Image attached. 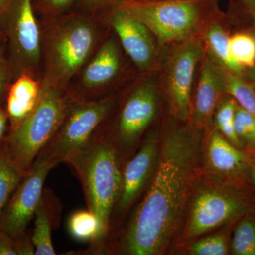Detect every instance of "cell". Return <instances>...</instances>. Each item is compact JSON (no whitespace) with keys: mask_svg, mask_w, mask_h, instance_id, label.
<instances>
[{"mask_svg":"<svg viewBox=\"0 0 255 255\" xmlns=\"http://www.w3.org/2000/svg\"><path fill=\"white\" fill-rule=\"evenodd\" d=\"M201 130L189 122L166 132L147 193L120 238L107 245L104 254L159 255L177 236L199 179Z\"/></svg>","mask_w":255,"mask_h":255,"instance_id":"obj_1","label":"cell"},{"mask_svg":"<svg viewBox=\"0 0 255 255\" xmlns=\"http://www.w3.org/2000/svg\"><path fill=\"white\" fill-rule=\"evenodd\" d=\"M41 90V82L33 75L23 73L10 87L6 97V110L10 130H14L36 107Z\"/></svg>","mask_w":255,"mask_h":255,"instance_id":"obj_18","label":"cell"},{"mask_svg":"<svg viewBox=\"0 0 255 255\" xmlns=\"http://www.w3.org/2000/svg\"><path fill=\"white\" fill-rule=\"evenodd\" d=\"M99 38L97 25L79 17L63 18L41 30L43 81L67 90L95 53Z\"/></svg>","mask_w":255,"mask_h":255,"instance_id":"obj_3","label":"cell"},{"mask_svg":"<svg viewBox=\"0 0 255 255\" xmlns=\"http://www.w3.org/2000/svg\"><path fill=\"white\" fill-rule=\"evenodd\" d=\"M160 92L155 81L145 80L137 83L128 94L112 127L101 124L99 128L114 146L122 164L130 155L158 110Z\"/></svg>","mask_w":255,"mask_h":255,"instance_id":"obj_6","label":"cell"},{"mask_svg":"<svg viewBox=\"0 0 255 255\" xmlns=\"http://www.w3.org/2000/svg\"><path fill=\"white\" fill-rule=\"evenodd\" d=\"M252 178H253V182H254L255 184V167L252 171Z\"/></svg>","mask_w":255,"mask_h":255,"instance_id":"obj_38","label":"cell"},{"mask_svg":"<svg viewBox=\"0 0 255 255\" xmlns=\"http://www.w3.org/2000/svg\"><path fill=\"white\" fill-rule=\"evenodd\" d=\"M27 173L23 172L0 145V214L18 184Z\"/></svg>","mask_w":255,"mask_h":255,"instance_id":"obj_20","label":"cell"},{"mask_svg":"<svg viewBox=\"0 0 255 255\" xmlns=\"http://www.w3.org/2000/svg\"><path fill=\"white\" fill-rule=\"evenodd\" d=\"M224 75L226 94L234 98L255 120V90L253 84L225 69Z\"/></svg>","mask_w":255,"mask_h":255,"instance_id":"obj_21","label":"cell"},{"mask_svg":"<svg viewBox=\"0 0 255 255\" xmlns=\"http://www.w3.org/2000/svg\"><path fill=\"white\" fill-rule=\"evenodd\" d=\"M241 6L248 12H251L255 4V0H238Z\"/></svg>","mask_w":255,"mask_h":255,"instance_id":"obj_34","label":"cell"},{"mask_svg":"<svg viewBox=\"0 0 255 255\" xmlns=\"http://www.w3.org/2000/svg\"><path fill=\"white\" fill-rule=\"evenodd\" d=\"M214 1H218V0H214Z\"/></svg>","mask_w":255,"mask_h":255,"instance_id":"obj_40","label":"cell"},{"mask_svg":"<svg viewBox=\"0 0 255 255\" xmlns=\"http://www.w3.org/2000/svg\"><path fill=\"white\" fill-rule=\"evenodd\" d=\"M8 122H9V118H8L6 107L4 108L1 105V102H0V145L6 136L5 132H6Z\"/></svg>","mask_w":255,"mask_h":255,"instance_id":"obj_32","label":"cell"},{"mask_svg":"<svg viewBox=\"0 0 255 255\" xmlns=\"http://www.w3.org/2000/svg\"><path fill=\"white\" fill-rule=\"evenodd\" d=\"M122 58L115 38H107L80 70V82L67 89L70 98L78 102H90L110 97L105 91L119 76Z\"/></svg>","mask_w":255,"mask_h":255,"instance_id":"obj_12","label":"cell"},{"mask_svg":"<svg viewBox=\"0 0 255 255\" xmlns=\"http://www.w3.org/2000/svg\"><path fill=\"white\" fill-rule=\"evenodd\" d=\"M142 1H159V0H142Z\"/></svg>","mask_w":255,"mask_h":255,"instance_id":"obj_39","label":"cell"},{"mask_svg":"<svg viewBox=\"0 0 255 255\" xmlns=\"http://www.w3.org/2000/svg\"><path fill=\"white\" fill-rule=\"evenodd\" d=\"M200 64L195 101L189 121L203 130L211 124L216 107L226 92L224 68L215 61L206 50Z\"/></svg>","mask_w":255,"mask_h":255,"instance_id":"obj_15","label":"cell"},{"mask_svg":"<svg viewBox=\"0 0 255 255\" xmlns=\"http://www.w3.org/2000/svg\"><path fill=\"white\" fill-rule=\"evenodd\" d=\"M237 105V102L231 96H223L215 111L214 119L217 130L233 145L241 148L243 145L233 128Z\"/></svg>","mask_w":255,"mask_h":255,"instance_id":"obj_22","label":"cell"},{"mask_svg":"<svg viewBox=\"0 0 255 255\" xmlns=\"http://www.w3.org/2000/svg\"><path fill=\"white\" fill-rule=\"evenodd\" d=\"M13 239L16 255H33L36 253V248L32 241V234L29 231H26Z\"/></svg>","mask_w":255,"mask_h":255,"instance_id":"obj_28","label":"cell"},{"mask_svg":"<svg viewBox=\"0 0 255 255\" xmlns=\"http://www.w3.org/2000/svg\"><path fill=\"white\" fill-rule=\"evenodd\" d=\"M230 50L235 61L243 68L255 66V37L238 33L230 37Z\"/></svg>","mask_w":255,"mask_h":255,"instance_id":"obj_24","label":"cell"},{"mask_svg":"<svg viewBox=\"0 0 255 255\" xmlns=\"http://www.w3.org/2000/svg\"><path fill=\"white\" fill-rule=\"evenodd\" d=\"M61 204L49 189H43L35 211L32 241L36 255H55L52 243V231L59 224Z\"/></svg>","mask_w":255,"mask_h":255,"instance_id":"obj_17","label":"cell"},{"mask_svg":"<svg viewBox=\"0 0 255 255\" xmlns=\"http://www.w3.org/2000/svg\"><path fill=\"white\" fill-rule=\"evenodd\" d=\"M157 156L158 143L155 137H150L142 142L136 153L124 164L122 187L112 211L110 226L114 221L119 222L123 219L140 197L155 167Z\"/></svg>","mask_w":255,"mask_h":255,"instance_id":"obj_14","label":"cell"},{"mask_svg":"<svg viewBox=\"0 0 255 255\" xmlns=\"http://www.w3.org/2000/svg\"><path fill=\"white\" fill-rule=\"evenodd\" d=\"M81 183L87 209L95 215L98 229L88 248L73 255H102L111 216L118 199L123 164L112 142L99 128L65 159Z\"/></svg>","mask_w":255,"mask_h":255,"instance_id":"obj_2","label":"cell"},{"mask_svg":"<svg viewBox=\"0 0 255 255\" xmlns=\"http://www.w3.org/2000/svg\"><path fill=\"white\" fill-rule=\"evenodd\" d=\"M97 220L90 210L76 211L69 219V232L78 241L91 242L97 234Z\"/></svg>","mask_w":255,"mask_h":255,"instance_id":"obj_25","label":"cell"},{"mask_svg":"<svg viewBox=\"0 0 255 255\" xmlns=\"http://www.w3.org/2000/svg\"><path fill=\"white\" fill-rule=\"evenodd\" d=\"M250 14H251L252 17L253 18V19L255 20V4L254 7L253 8Z\"/></svg>","mask_w":255,"mask_h":255,"instance_id":"obj_37","label":"cell"},{"mask_svg":"<svg viewBox=\"0 0 255 255\" xmlns=\"http://www.w3.org/2000/svg\"><path fill=\"white\" fill-rule=\"evenodd\" d=\"M82 2L90 9H100L114 6L117 8L127 0H82Z\"/></svg>","mask_w":255,"mask_h":255,"instance_id":"obj_29","label":"cell"},{"mask_svg":"<svg viewBox=\"0 0 255 255\" xmlns=\"http://www.w3.org/2000/svg\"><path fill=\"white\" fill-rule=\"evenodd\" d=\"M71 102L66 90L42 80L36 107L17 128L4 137L1 145L25 173L31 168L40 151L58 130Z\"/></svg>","mask_w":255,"mask_h":255,"instance_id":"obj_5","label":"cell"},{"mask_svg":"<svg viewBox=\"0 0 255 255\" xmlns=\"http://www.w3.org/2000/svg\"><path fill=\"white\" fill-rule=\"evenodd\" d=\"M214 0H127L119 6L144 23L160 46L203 34L211 21L221 17Z\"/></svg>","mask_w":255,"mask_h":255,"instance_id":"obj_4","label":"cell"},{"mask_svg":"<svg viewBox=\"0 0 255 255\" xmlns=\"http://www.w3.org/2000/svg\"><path fill=\"white\" fill-rule=\"evenodd\" d=\"M248 214L242 217L231 241V252L236 255H255V218Z\"/></svg>","mask_w":255,"mask_h":255,"instance_id":"obj_23","label":"cell"},{"mask_svg":"<svg viewBox=\"0 0 255 255\" xmlns=\"http://www.w3.org/2000/svg\"><path fill=\"white\" fill-rule=\"evenodd\" d=\"M115 105L113 97L78 102L72 100L68 112L55 135L38 155L58 165L81 147L108 117Z\"/></svg>","mask_w":255,"mask_h":255,"instance_id":"obj_8","label":"cell"},{"mask_svg":"<svg viewBox=\"0 0 255 255\" xmlns=\"http://www.w3.org/2000/svg\"><path fill=\"white\" fill-rule=\"evenodd\" d=\"M6 6V0H0V11Z\"/></svg>","mask_w":255,"mask_h":255,"instance_id":"obj_36","label":"cell"},{"mask_svg":"<svg viewBox=\"0 0 255 255\" xmlns=\"http://www.w3.org/2000/svg\"><path fill=\"white\" fill-rule=\"evenodd\" d=\"M73 0H48L50 7L55 10H62L68 7Z\"/></svg>","mask_w":255,"mask_h":255,"instance_id":"obj_33","label":"cell"},{"mask_svg":"<svg viewBox=\"0 0 255 255\" xmlns=\"http://www.w3.org/2000/svg\"><path fill=\"white\" fill-rule=\"evenodd\" d=\"M0 255H16L14 239L3 232H0Z\"/></svg>","mask_w":255,"mask_h":255,"instance_id":"obj_30","label":"cell"},{"mask_svg":"<svg viewBox=\"0 0 255 255\" xmlns=\"http://www.w3.org/2000/svg\"><path fill=\"white\" fill-rule=\"evenodd\" d=\"M248 77H249L251 83L253 84L255 90V66L250 69L249 73H248Z\"/></svg>","mask_w":255,"mask_h":255,"instance_id":"obj_35","label":"cell"},{"mask_svg":"<svg viewBox=\"0 0 255 255\" xmlns=\"http://www.w3.org/2000/svg\"><path fill=\"white\" fill-rule=\"evenodd\" d=\"M55 166L49 159L37 156L0 214V232L14 238L27 231L41 199L47 176Z\"/></svg>","mask_w":255,"mask_h":255,"instance_id":"obj_11","label":"cell"},{"mask_svg":"<svg viewBox=\"0 0 255 255\" xmlns=\"http://www.w3.org/2000/svg\"><path fill=\"white\" fill-rule=\"evenodd\" d=\"M110 23L137 68L141 73L153 70L158 63L159 44L150 30L122 6L113 10Z\"/></svg>","mask_w":255,"mask_h":255,"instance_id":"obj_13","label":"cell"},{"mask_svg":"<svg viewBox=\"0 0 255 255\" xmlns=\"http://www.w3.org/2000/svg\"><path fill=\"white\" fill-rule=\"evenodd\" d=\"M182 234L194 238L242 219L250 204L237 190L221 183L208 182L196 187Z\"/></svg>","mask_w":255,"mask_h":255,"instance_id":"obj_7","label":"cell"},{"mask_svg":"<svg viewBox=\"0 0 255 255\" xmlns=\"http://www.w3.org/2000/svg\"><path fill=\"white\" fill-rule=\"evenodd\" d=\"M251 155L228 141L218 130L211 132L205 153L206 169L223 180H238L251 169Z\"/></svg>","mask_w":255,"mask_h":255,"instance_id":"obj_16","label":"cell"},{"mask_svg":"<svg viewBox=\"0 0 255 255\" xmlns=\"http://www.w3.org/2000/svg\"><path fill=\"white\" fill-rule=\"evenodd\" d=\"M235 132L242 144L255 150V120L243 107L237 105L234 124Z\"/></svg>","mask_w":255,"mask_h":255,"instance_id":"obj_27","label":"cell"},{"mask_svg":"<svg viewBox=\"0 0 255 255\" xmlns=\"http://www.w3.org/2000/svg\"><path fill=\"white\" fill-rule=\"evenodd\" d=\"M206 51L200 36L177 43L169 52L164 65V82L170 110L178 120L190 119L191 91L196 67Z\"/></svg>","mask_w":255,"mask_h":255,"instance_id":"obj_9","label":"cell"},{"mask_svg":"<svg viewBox=\"0 0 255 255\" xmlns=\"http://www.w3.org/2000/svg\"><path fill=\"white\" fill-rule=\"evenodd\" d=\"M8 70L6 65L0 60V102L7 92Z\"/></svg>","mask_w":255,"mask_h":255,"instance_id":"obj_31","label":"cell"},{"mask_svg":"<svg viewBox=\"0 0 255 255\" xmlns=\"http://www.w3.org/2000/svg\"><path fill=\"white\" fill-rule=\"evenodd\" d=\"M13 65L20 75L33 73L41 63V30L32 0H13L4 23Z\"/></svg>","mask_w":255,"mask_h":255,"instance_id":"obj_10","label":"cell"},{"mask_svg":"<svg viewBox=\"0 0 255 255\" xmlns=\"http://www.w3.org/2000/svg\"><path fill=\"white\" fill-rule=\"evenodd\" d=\"M220 18H216L208 25L203 33L206 50L215 61L230 73L243 76L245 69L238 65L231 55L230 36L222 25Z\"/></svg>","mask_w":255,"mask_h":255,"instance_id":"obj_19","label":"cell"},{"mask_svg":"<svg viewBox=\"0 0 255 255\" xmlns=\"http://www.w3.org/2000/svg\"><path fill=\"white\" fill-rule=\"evenodd\" d=\"M229 236L228 233H218L201 238L189 248L191 255H226L229 253Z\"/></svg>","mask_w":255,"mask_h":255,"instance_id":"obj_26","label":"cell"}]
</instances>
